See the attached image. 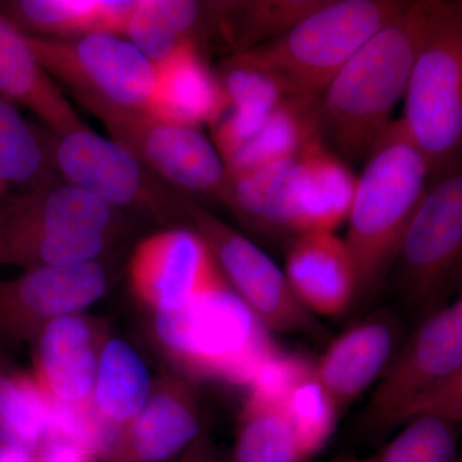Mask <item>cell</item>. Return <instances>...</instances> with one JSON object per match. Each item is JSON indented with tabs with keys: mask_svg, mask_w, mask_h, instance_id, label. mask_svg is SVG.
<instances>
[{
	"mask_svg": "<svg viewBox=\"0 0 462 462\" xmlns=\"http://www.w3.org/2000/svg\"><path fill=\"white\" fill-rule=\"evenodd\" d=\"M448 2L418 0L374 33L316 102L322 138L348 160H360L392 124L412 67Z\"/></svg>",
	"mask_w": 462,
	"mask_h": 462,
	"instance_id": "6da1fadb",
	"label": "cell"
},
{
	"mask_svg": "<svg viewBox=\"0 0 462 462\" xmlns=\"http://www.w3.org/2000/svg\"><path fill=\"white\" fill-rule=\"evenodd\" d=\"M152 336L170 370L191 384L247 388L281 351L224 275L180 309L152 315Z\"/></svg>",
	"mask_w": 462,
	"mask_h": 462,
	"instance_id": "7a4b0ae2",
	"label": "cell"
},
{
	"mask_svg": "<svg viewBox=\"0 0 462 462\" xmlns=\"http://www.w3.org/2000/svg\"><path fill=\"white\" fill-rule=\"evenodd\" d=\"M123 221L121 212L51 176L0 205V264L32 270L99 261Z\"/></svg>",
	"mask_w": 462,
	"mask_h": 462,
	"instance_id": "3957f363",
	"label": "cell"
},
{
	"mask_svg": "<svg viewBox=\"0 0 462 462\" xmlns=\"http://www.w3.org/2000/svg\"><path fill=\"white\" fill-rule=\"evenodd\" d=\"M346 223L358 294L372 289L396 263L407 227L420 205L431 170L401 120L392 121L374 143Z\"/></svg>",
	"mask_w": 462,
	"mask_h": 462,
	"instance_id": "277c9868",
	"label": "cell"
},
{
	"mask_svg": "<svg viewBox=\"0 0 462 462\" xmlns=\"http://www.w3.org/2000/svg\"><path fill=\"white\" fill-rule=\"evenodd\" d=\"M407 5L402 0H324L287 32L234 54L269 75L285 98L318 102L349 58Z\"/></svg>",
	"mask_w": 462,
	"mask_h": 462,
	"instance_id": "5b68a950",
	"label": "cell"
},
{
	"mask_svg": "<svg viewBox=\"0 0 462 462\" xmlns=\"http://www.w3.org/2000/svg\"><path fill=\"white\" fill-rule=\"evenodd\" d=\"M388 431L420 418L462 420V300L428 316L374 391L365 413Z\"/></svg>",
	"mask_w": 462,
	"mask_h": 462,
	"instance_id": "8992f818",
	"label": "cell"
},
{
	"mask_svg": "<svg viewBox=\"0 0 462 462\" xmlns=\"http://www.w3.org/2000/svg\"><path fill=\"white\" fill-rule=\"evenodd\" d=\"M404 130L431 175L457 162L462 143V5L448 2L431 27L403 96Z\"/></svg>",
	"mask_w": 462,
	"mask_h": 462,
	"instance_id": "52a82bcc",
	"label": "cell"
},
{
	"mask_svg": "<svg viewBox=\"0 0 462 462\" xmlns=\"http://www.w3.org/2000/svg\"><path fill=\"white\" fill-rule=\"evenodd\" d=\"M51 169L60 180L87 191L115 211L158 221L181 218V197L167 190L141 161L87 125L65 134L44 130Z\"/></svg>",
	"mask_w": 462,
	"mask_h": 462,
	"instance_id": "ba28073f",
	"label": "cell"
},
{
	"mask_svg": "<svg viewBox=\"0 0 462 462\" xmlns=\"http://www.w3.org/2000/svg\"><path fill=\"white\" fill-rule=\"evenodd\" d=\"M223 203L258 229L293 236L330 231L331 189L316 138L289 160L227 175Z\"/></svg>",
	"mask_w": 462,
	"mask_h": 462,
	"instance_id": "9c48e42d",
	"label": "cell"
},
{
	"mask_svg": "<svg viewBox=\"0 0 462 462\" xmlns=\"http://www.w3.org/2000/svg\"><path fill=\"white\" fill-rule=\"evenodd\" d=\"M44 71L88 105L145 111L154 88V65L121 36L94 33L78 39L26 35Z\"/></svg>",
	"mask_w": 462,
	"mask_h": 462,
	"instance_id": "30bf717a",
	"label": "cell"
},
{
	"mask_svg": "<svg viewBox=\"0 0 462 462\" xmlns=\"http://www.w3.org/2000/svg\"><path fill=\"white\" fill-rule=\"evenodd\" d=\"M180 211L208 245L227 284L267 329L320 334L314 315L298 302L284 272L263 249L193 200L181 199Z\"/></svg>",
	"mask_w": 462,
	"mask_h": 462,
	"instance_id": "8fae6325",
	"label": "cell"
},
{
	"mask_svg": "<svg viewBox=\"0 0 462 462\" xmlns=\"http://www.w3.org/2000/svg\"><path fill=\"white\" fill-rule=\"evenodd\" d=\"M112 141L126 148L158 180L223 202L227 172L214 143L197 127L165 123L144 111L88 105Z\"/></svg>",
	"mask_w": 462,
	"mask_h": 462,
	"instance_id": "7c38bea8",
	"label": "cell"
},
{
	"mask_svg": "<svg viewBox=\"0 0 462 462\" xmlns=\"http://www.w3.org/2000/svg\"><path fill=\"white\" fill-rule=\"evenodd\" d=\"M462 173L457 162L434 173L398 252L410 297L433 302L461 266Z\"/></svg>",
	"mask_w": 462,
	"mask_h": 462,
	"instance_id": "4fadbf2b",
	"label": "cell"
},
{
	"mask_svg": "<svg viewBox=\"0 0 462 462\" xmlns=\"http://www.w3.org/2000/svg\"><path fill=\"white\" fill-rule=\"evenodd\" d=\"M99 261L25 270L0 279V345L8 352L32 346L39 333L63 316L80 314L107 293Z\"/></svg>",
	"mask_w": 462,
	"mask_h": 462,
	"instance_id": "5bb4252c",
	"label": "cell"
},
{
	"mask_svg": "<svg viewBox=\"0 0 462 462\" xmlns=\"http://www.w3.org/2000/svg\"><path fill=\"white\" fill-rule=\"evenodd\" d=\"M221 276L208 245L191 227L145 236L127 266L130 291L151 315L180 309Z\"/></svg>",
	"mask_w": 462,
	"mask_h": 462,
	"instance_id": "9a60e30c",
	"label": "cell"
},
{
	"mask_svg": "<svg viewBox=\"0 0 462 462\" xmlns=\"http://www.w3.org/2000/svg\"><path fill=\"white\" fill-rule=\"evenodd\" d=\"M205 431L193 384L165 370L153 378L147 403L102 462H179Z\"/></svg>",
	"mask_w": 462,
	"mask_h": 462,
	"instance_id": "2e32d148",
	"label": "cell"
},
{
	"mask_svg": "<svg viewBox=\"0 0 462 462\" xmlns=\"http://www.w3.org/2000/svg\"><path fill=\"white\" fill-rule=\"evenodd\" d=\"M109 337L107 322L85 312L57 319L39 333L32 345V373L53 402L89 406Z\"/></svg>",
	"mask_w": 462,
	"mask_h": 462,
	"instance_id": "e0dca14e",
	"label": "cell"
},
{
	"mask_svg": "<svg viewBox=\"0 0 462 462\" xmlns=\"http://www.w3.org/2000/svg\"><path fill=\"white\" fill-rule=\"evenodd\" d=\"M284 275L298 302L312 315L338 318L358 294L354 257L336 231L294 236L287 249Z\"/></svg>",
	"mask_w": 462,
	"mask_h": 462,
	"instance_id": "ac0fdd59",
	"label": "cell"
},
{
	"mask_svg": "<svg viewBox=\"0 0 462 462\" xmlns=\"http://www.w3.org/2000/svg\"><path fill=\"white\" fill-rule=\"evenodd\" d=\"M393 316L378 312L349 328L314 364L315 374L338 407L346 409L384 375L398 352Z\"/></svg>",
	"mask_w": 462,
	"mask_h": 462,
	"instance_id": "d6986e66",
	"label": "cell"
},
{
	"mask_svg": "<svg viewBox=\"0 0 462 462\" xmlns=\"http://www.w3.org/2000/svg\"><path fill=\"white\" fill-rule=\"evenodd\" d=\"M229 109L217 75L188 42L154 63V88L144 112L165 123L197 127L214 125Z\"/></svg>",
	"mask_w": 462,
	"mask_h": 462,
	"instance_id": "ffe728a7",
	"label": "cell"
},
{
	"mask_svg": "<svg viewBox=\"0 0 462 462\" xmlns=\"http://www.w3.org/2000/svg\"><path fill=\"white\" fill-rule=\"evenodd\" d=\"M0 94L30 109L50 132L65 134L85 125L65 94L38 62L26 35L0 14Z\"/></svg>",
	"mask_w": 462,
	"mask_h": 462,
	"instance_id": "44dd1931",
	"label": "cell"
},
{
	"mask_svg": "<svg viewBox=\"0 0 462 462\" xmlns=\"http://www.w3.org/2000/svg\"><path fill=\"white\" fill-rule=\"evenodd\" d=\"M138 0H0V14L36 38H83L94 33L124 38Z\"/></svg>",
	"mask_w": 462,
	"mask_h": 462,
	"instance_id": "7402d4cb",
	"label": "cell"
},
{
	"mask_svg": "<svg viewBox=\"0 0 462 462\" xmlns=\"http://www.w3.org/2000/svg\"><path fill=\"white\" fill-rule=\"evenodd\" d=\"M152 384L139 352L126 340L109 337L100 352L91 411L112 430H124L147 403Z\"/></svg>",
	"mask_w": 462,
	"mask_h": 462,
	"instance_id": "603a6c76",
	"label": "cell"
},
{
	"mask_svg": "<svg viewBox=\"0 0 462 462\" xmlns=\"http://www.w3.org/2000/svg\"><path fill=\"white\" fill-rule=\"evenodd\" d=\"M321 135L316 102L285 98L261 129L224 161L227 175L254 171L297 156L307 143Z\"/></svg>",
	"mask_w": 462,
	"mask_h": 462,
	"instance_id": "cb8c5ba5",
	"label": "cell"
},
{
	"mask_svg": "<svg viewBox=\"0 0 462 462\" xmlns=\"http://www.w3.org/2000/svg\"><path fill=\"white\" fill-rule=\"evenodd\" d=\"M206 9L193 0H138L124 38L154 65L185 42H196Z\"/></svg>",
	"mask_w": 462,
	"mask_h": 462,
	"instance_id": "d4e9b609",
	"label": "cell"
},
{
	"mask_svg": "<svg viewBox=\"0 0 462 462\" xmlns=\"http://www.w3.org/2000/svg\"><path fill=\"white\" fill-rule=\"evenodd\" d=\"M54 175L44 130L0 94V180L9 190L26 191Z\"/></svg>",
	"mask_w": 462,
	"mask_h": 462,
	"instance_id": "484cf974",
	"label": "cell"
},
{
	"mask_svg": "<svg viewBox=\"0 0 462 462\" xmlns=\"http://www.w3.org/2000/svg\"><path fill=\"white\" fill-rule=\"evenodd\" d=\"M281 410L247 396L229 462H309Z\"/></svg>",
	"mask_w": 462,
	"mask_h": 462,
	"instance_id": "4316f807",
	"label": "cell"
},
{
	"mask_svg": "<svg viewBox=\"0 0 462 462\" xmlns=\"http://www.w3.org/2000/svg\"><path fill=\"white\" fill-rule=\"evenodd\" d=\"M275 407L287 419L309 460L333 436L340 413L329 392L316 376L314 364L291 385Z\"/></svg>",
	"mask_w": 462,
	"mask_h": 462,
	"instance_id": "83f0119b",
	"label": "cell"
},
{
	"mask_svg": "<svg viewBox=\"0 0 462 462\" xmlns=\"http://www.w3.org/2000/svg\"><path fill=\"white\" fill-rule=\"evenodd\" d=\"M458 425L440 418L415 419L363 462H457Z\"/></svg>",
	"mask_w": 462,
	"mask_h": 462,
	"instance_id": "f1b7e54d",
	"label": "cell"
},
{
	"mask_svg": "<svg viewBox=\"0 0 462 462\" xmlns=\"http://www.w3.org/2000/svg\"><path fill=\"white\" fill-rule=\"evenodd\" d=\"M318 0H263L230 3L236 16V53L287 32L322 5Z\"/></svg>",
	"mask_w": 462,
	"mask_h": 462,
	"instance_id": "f546056e",
	"label": "cell"
},
{
	"mask_svg": "<svg viewBox=\"0 0 462 462\" xmlns=\"http://www.w3.org/2000/svg\"><path fill=\"white\" fill-rule=\"evenodd\" d=\"M33 462H100L91 445L87 411L53 404L50 427L35 447Z\"/></svg>",
	"mask_w": 462,
	"mask_h": 462,
	"instance_id": "4dcf8cb0",
	"label": "cell"
},
{
	"mask_svg": "<svg viewBox=\"0 0 462 462\" xmlns=\"http://www.w3.org/2000/svg\"><path fill=\"white\" fill-rule=\"evenodd\" d=\"M217 78L230 111L264 117L285 99L281 88L269 75L236 54L224 63Z\"/></svg>",
	"mask_w": 462,
	"mask_h": 462,
	"instance_id": "1f68e13d",
	"label": "cell"
},
{
	"mask_svg": "<svg viewBox=\"0 0 462 462\" xmlns=\"http://www.w3.org/2000/svg\"><path fill=\"white\" fill-rule=\"evenodd\" d=\"M20 373L7 349L0 345V451L14 448L7 430V409Z\"/></svg>",
	"mask_w": 462,
	"mask_h": 462,
	"instance_id": "d6a6232c",
	"label": "cell"
},
{
	"mask_svg": "<svg viewBox=\"0 0 462 462\" xmlns=\"http://www.w3.org/2000/svg\"><path fill=\"white\" fill-rule=\"evenodd\" d=\"M179 462H229V452L221 448L209 436L208 431H205L188 448Z\"/></svg>",
	"mask_w": 462,
	"mask_h": 462,
	"instance_id": "836d02e7",
	"label": "cell"
},
{
	"mask_svg": "<svg viewBox=\"0 0 462 462\" xmlns=\"http://www.w3.org/2000/svg\"><path fill=\"white\" fill-rule=\"evenodd\" d=\"M0 462H33V454L26 449L5 448L0 451Z\"/></svg>",
	"mask_w": 462,
	"mask_h": 462,
	"instance_id": "e575fe53",
	"label": "cell"
},
{
	"mask_svg": "<svg viewBox=\"0 0 462 462\" xmlns=\"http://www.w3.org/2000/svg\"><path fill=\"white\" fill-rule=\"evenodd\" d=\"M11 193L12 190H9L8 188L5 187V184H3V181L0 180V205H2V203L5 202V199H7V197Z\"/></svg>",
	"mask_w": 462,
	"mask_h": 462,
	"instance_id": "d590c367",
	"label": "cell"
},
{
	"mask_svg": "<svg viewBox=\"0 0 462 462\" xmlns=\"http://www.w3.org/2000/svg\"><path fill=\"white\" fill-rule=\"evenodd\" d=\"M337 462H363V458H343Z\"/></svg>",
	"mask_w": 462,
	"mask_h": 462,
	"instance_id": "8d00e7d4",
	"label": "cell"
}]
</instances>
